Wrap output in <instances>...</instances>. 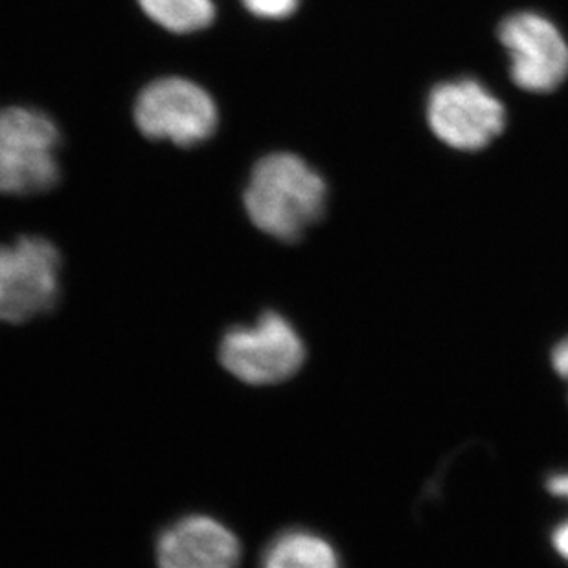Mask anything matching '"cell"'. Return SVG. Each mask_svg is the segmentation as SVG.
I'll use <instances>...</instances> for the list:
<instances>
[{"mask_svg": "<svg viewBox=\"0 0 568 568\" xmlns=\"http://www.w3.org/2000/svg\"><path fill=\"white\" fill-rule=\"evenodd\" d=\"M221 365L247 385H278L306 361V344L285 316L263 313L253 326H234L220 344Z\"/></svg>", "mask_w": 568, "mask_h": 568, "instance_id": "3", "label": "cell"}, {"mask_svg": "<svg viewBox=\"0 0 568 568\" xmlns=\"http://www.w3.org/2000/svg\"><path fill=\"white\" fill-rule=\"evenodd\" d=\"M552 542L559 556L568 561V520L561 523V525L554 530Z\"/></svg>", "mask_w": 568, "mask_h": 568, "instance_id": "14", "label": "cell"}, {"mask_svg": "<svg viewBox=\"0 0 568 568\" xmlns=\"http://www.w3.org/2000/svg\"><path fill=\"white\" fill-rule=\"evenodd\" d=\"M242 2L253 16L278 21L293 16L301 0H242Z\"/></svg>", "mask_w": 568, "mask_h": 568, "instance_id": "11", "label": "cell"}, {"mask_svg": "<svg viewBox=\"0 0 568 568\" xmlns=\"http://www.w3.org/2000/svg\"><path fill=\"white\" fill-rule=\"evenodd\" d=\"M326 201L324 179L293 153L263 156L243 195L254 225L285 243L301 240L321 220Z\"/></svg>", "mask_w": 568, "mask_h": 568, "instance_id": "1", "label": "cell"}, {"mask_svg": "<svg viewBox=\"0 0 568 568\" xmlns=\"http://www.w3.org/2000/svg\"><path fill=\"white\" fill-rule=\"evenodd\" d=\"M262 568H341V561L324 537L307 530H290L265 548Z\"/></svg>", "mask_w": 568, "mask_h": 568, "instance_id": "9", "label": "cell"}, {"mask_svg": "<svg viewBox=\"0 0 568 568\" xmlns=\"http://www.w3.org/2000/svg\"><path fill=\"white\" fill-rule=\"evenodd\" d=\"M499 39L509 58V74L523 91L550 92L568 75V44L547 17L520 11L503 21Z\"/></svg>", "mask_w": 568, "mask_h": 568, "instance_id": "7", "label": "cell"}, {"mask_svg": "<svg viewBox=\"0 0 568 568\" xmlns=\"http://www.w3.org/2000/svg\"><path fill=\"white\" fill-rule=\"evenodd\" d=\"M552 365L554 371L558 372L559 376L564 377L568 383V337L564 338V341L554 348Z\"/></svg>", "mask_w": 568, "mask_h": 568, "instance_id": "12", "label": "cell"}, {"mask_svg": "<svg viewBox=\"0 0 568 568\" xmlns=\"http://www.w3.org/2000/svg\"><path fill=\"white\" fill-rule=\"evenodd\" d=\"M427 120L433 133L453 150L478 151L503 133L506 111L480 81L458 78L433 89Z\"/></svg>", "mask_w": 568, "mask_h": 568, "instance_id": "6", "label": "cell"}, {"mask_svg": "<svg viewBox=\"0 0 568 568\" xmlns=\"http://www.w3.org/2000/svg\"><path fill=\"white\" fill-rule=\"evenodd\" d=\"M159 568H240L242 545L220 520L189 515L162 531Z\"/></svg>", "mask_w": 568, "mask_h": 568, "instance_id": "8", "label": "cell"}, {"mask_svg": "<svg viewBox=\"0 0 568 568\" xmlns=\"http://www.w3.org/2000/svg\"><path fill=\"white\" fill-rule=\"evenodd\" d=\"M60 131L47 114L27 108L0 111V193L36 195L60 181Z\"/></svg>", "mask_w": 568, "mask_h": 568, "instance_id": "2", "label": "cell"}, {"mask_svg": "<svg viewBox=\"0 0 568 568\" xmlns=\"http://www.w3.org/2000/svg\"><path fill=\"white\" fill-rule=\"evenodd\" d=\"M547 486L548 491H550L554 497L568 500V473H559V475H554V477L548 478Z\"/></svg>", "mask_w": 568, "mask_h": 568, "instance_id": "13", "label": "cell"}, {"mask_svg": "<svg viewBox=\"0 0 568 568\" xmlns=\"http://www.w3.org/2000/svg\"><path fill=\"white\" fill-rule=\"evenodd\" d=\"M61 257L39 236L0 245V322L21 324L50 312L60 296Z\"/></svg>", "mask_w": 568, "mask_h": 568, "instance_id": "4", "label": "cell"}, {"mask_svg": "<svg viewBox=\"0 0 568 568\" xmlns=\"http://www.w3.org/2000/svg\"><path fill=\"white\" fill-rule=\"evenodd\" d=\"M151 21L173 33H193L209 28L215 19L212 0H139Z\"/></svg>", "mask_w": 568, "mask_h": 568, "instance_id": "10", "label": "cell"}, {"mask_svg": "<svg viewBox=\"0 0 568 568\" xmlns=\"http://www.w3.org/2000/svg\"><path fill=\"white\" fill-rule=\"evenodd\" d=\"M134 122L151 140L197 145L217 128V108L209 92L183 78H162L140 92Z\"/></svg>", "mask_w": 568, "mask_h": 568, "instance_id": "5", "label": "cell"}]
</instances>
